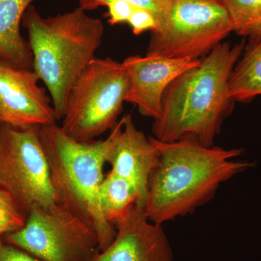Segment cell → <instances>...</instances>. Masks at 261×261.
<instances>
[{"instance_id":"1","label":"cell","mask_w":261,"mask_h":261,"mask_svg":"<svg viewBox=\"0 0 261 261\" xmlns=\"http://www.w3.org/2000/svg\"><path fill=\"white\" fill-rule=\"evenodd\" d=\"M149 138L159 149L160 159L149 179L143 210L154 224L192 214L210 201L223 183L253 166L232 161L243 149L207 147L192 137L171 142Z\"/></svg>"},{"instance_id":"2","label":"cell","mask_w":261,"mask_h":261,"mask_svg":"<svg viewBox=\"0 0 261 261\" xmlns=\"http://www.w3.org/2000/svg\"><path fill=\"white\" fill-rule=\"evenodd\" d=\"M246 42L221 43L200 64L168 86L161 115L152 123L154 138L171 142L192 137L202 145L214 146L224 120L234 108L229 81Z\"/></svg>"},{"instance_id":"3","label":"cell","mask_w":261,"mask_h":261,"mask_svg":"<svg viewBox=\"0 0 261 261\" xmlns=\"http://www.w3.org/2000/svg\"><path fill=\"white\" fill-rule=\"evenodd\" d=\"M22 23L28 33L33 70L46 86L61 120L73 84L102 44L104 24L80 7L44 18L32 5Z\"/></svg>"},{"instance_id":"4","label":"cell","mask_w":261,"mask_h":261,"mask_svg":"<svg viewBox=\"0 0 261 261\" xmlns=\"http://www.w3.org/2000/svg\"><path fill=\"white\" fill-rule=\"evenodd\" d=\"M39 138L57 202L93 228L103 251L116 233L114 225L103 216L99 200L112 133L104 140L81 142L53 123L40 127Z\"/></svg>"},{"instance_id":"5","label":"cell","mask_w":261,"mask_h":261,"mask_svg":"<svg viewBox=\"0 0 261 261\" xmlns=\"http://www.w3.org/2000/svg\"><path fill=\"white\" fill-rule=\"evenodd\" d=\"M128 88L129 78L123 63L111 58H94L70 90L62 129L81 142L113 130Z\"/></svg>"},{"instance_id":"6","label":"cell","mask_w":261,"mask_h":261,"mask_svg":"<svg viewBox=\"0 0 261 261\" xmlns=\"http://www.w3.org/2000/svg\"><path fill=\"white\" fill-rule=\"evenodd\" d=\"M233 32L219 0H174L166 21L152 33L147 54L201 60Z\"/></svg>"},{"instance_id":"7","label":"cell","mask_w":261,"mask_h":261,"mask_svg":"<svg viewBox=\"0 0 261 261\" xmlns=\"http://www.w3.org/2000/svg\"><path fill=\"white\" fill-rule=\"evenodd\" d=\"M39 128L0 125V189L27 219L34 205L57 203Z\"/></svg>"},{"instance_id":"8","label":"cell","mask_w":261,"mask_h":261,"mask_svg":"<svg viewBox=\"0 0 261 261\" xmlns=\"http://www.w3.org/2000/svg\"><path fill=\"white\" fill-rule=\"evenodd\" d=\"M3 238L42 261H94L101 251L93 228L58 202L34 205L25 226Z\"/></svg>"},{"instance_id":"9","label":"cell","mask_w":261,"mask_h":261,"mask_svg":"<svg viewBox=\"0 0 261 261\" xmlns=\"http://www.w3.org/2000/svg\"><path fill=\"white\" fill-rule=\"evenodd\" d=\"M39 81L34 70L0 60V125L29 128L59 121Z\"/></svg>"},{"instance_id":"10","label":"cell","mask_w":261,"mask_h":261,"mask_svg":"<svg viewBox=\"0 0 261 261\" xmlns=\"http://www.w3.org/2000/svg\"><path fill=\"white\" fill-rule=\"evenodd\" d=\"M111 133L107 161L111 171L135 186L139 194L137 205L144 209L149 179L159 162V149L137 128L130 114L122 117Z\"/></svg>"},{"instance_id":"11","label":"cell","mask_w":261,"mask_h":261,"mask_svg":"<svg viewBox=\"0 0 261 261\" xmlns=\"http://www.w3.org/2000/svg\"><path fill=\"white\" fill-rule=\"evenodd\" d=\"M129 78L125 101L138 108L143 116L159 118L163 94L173 81L200 63V60L176 59L157 56H132L123 61Z\"/></svg>"},{"instance_id":"12","label":"cell","mask_w":261,"mask_h":261,"mask_svg":"<svg viewBox=\"0 0 261 261\" xmlns=\"http://www.w3.org/2000/svg\"><path fill=\"white\" fill-rule=\"evenodd\" d=\"M116 237L94 261H173L163 225L154 224L143 209L132 206L114 223Z\"/></svg>"},{"instance_id":"13","label":"cell","mask_w":261,"mask_h":261,"mask_svg":"<svg viewBox=\"0 0 261 261\" xmlns=\"http://www.w3.org/2000/svg\"><path fill=\"white\" fill-rule=\"evenodd\" d=\"M35 0H0V60L33 70V57L28 40L20 32L24 13Z\"/></svg>"},{"instance_id":"14","label":"cell","mask_w":261,"mask_h":261,"mask_svg":"<svg viewBox=\"0 0 261 261\" xmlns=\"http://www.w3.org/2000/svg\"><path fill=\"white\" fill-rule=\"evenodd\" d=\"M229 94L235 102H251L261 95V40H248L233 68Z\"/></svg>"},{"instance_id":"15","label":"cell","mask_w":261,"mask_h":261,"mask_svg":"<svg viewBox=\"0 0 261 261\" xmlns=\"http://www.w3.org/2000/svg\"><path fill=\"white\" fill-rule=\"evenodd\" d=\"M99 200L103 216L114 225L132 206L137 205L139 194L130 182L110 171L101 185Z\"/></svg>"},{"instance_id":"16","label":"cell","mask_w":261,"mask_h":261,"mask_svg":"<svg viewBox=\"0 0 261 261\" xmlns=\"http://www.w3.org/2000/svg\"><path fill=\"white\" fill-rule=\"evenodd\" d=\"M227 11L233 32L248 40H261V0H219Z\"/></svg>"},{"instance_id":"17","label":"cell","mask_w":261,"mask_h":261,"mask_svg":"<svg viewBox=\"0 0 261 261\" xmlns=\"http://www.w3.org/2000/svg\"><path fill=\"white\" fill-rule=\"evenodd\" d=\"M79 7L86 11H92L101 7H106L112 0H77ZM130 4L149 10L157 20L158 29L166 21L174 0H124ZM155 31V32H156Z\"/></svg>"},{"instance_id":"18","label":"cell","mask_w":261,"mask_h":261,"mask_svg":"<svg viewBox=\"0 0 261 261\" xmlns=\"http://www.w3.org/2000/svg\"><path fill=\"white\" fill-rule=\"evenodd\" d=\"M27 217L17 208L10 196L0 189V237L25 226Z\"/></svg>"},{"instance_id":"19","label":"cell","mask_w":261,"mask_h":261,"mask_svg":"<svg viewBox=\"0 0 261 261\" xmlns=\"http://www.w3.org/2000/svg\"><path fill=\"white\" fill-rule=\"evenodd\" d=\"M127 23L136 36L141 35L147 31L153 33L158 29L157 20L153 14L149 10L136 5Z\"/></svg>"},{"instance_id":"20","label":"cell","mask_w":261,"mask_h":261,"mask_svg":"<svg viewBox=\"0 0 261 261\" xmlns=\"http://www.w3.org/2000/svg\"><path fill=\"white\" fill-rule=\"evenodd\" d=\"M106 8L108 10V23L115 25L128 23L135 5L124 0H112L108 3Z\"/></svg>"},{"instance_id":"21","label":"cell","mask_w":261,"mask_h":261,"mask_svg":"<svg viewBox=\"0 0 261 261\" xmlns=\"http://www.w3.org/2000/svg\"><path fill=\"white\" fill-rule=\"evenodd\" d=\"M0 261H42L0 237Z\"/></svg>"}]
</instances>
